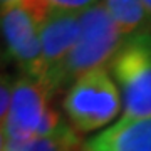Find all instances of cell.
Returning a JSON list of instances; mask_svg holds the SVG:
<instances>
[{"label":"cell","instance_id":"cell-1","mask_svg":"<svg viewBox=\"0 0 151 151\" xmlns=\"http://www.w3.org/2000/svg\"><path fill=\"white\" fill-rule=\"evenodd\" d=\"M79 39L50 86L52 96L64 87L69 89L72 82L77 81L81 76L101 67H108L128 39L109 17L103 2L79 14Z\"/></svg>","mask_w":151,"mask_h":151},{"label":"cell","instance_id":"cell-2","mask_svg":"<svg viewBox=\"0 0 151 151\" xmlns=\"http://www.w3.org/2000/svg\"><path fill=\"white\" fill-rule=\"evenodd\" d=\"M52 5L49 0H17L0 9V35L10 55L24 76L44 77L40 32Z\"/></svg>","mask_w":151,"mask_h":151},{"label":"cell","instance_id":"cell-3","mask_svg":"<svg viewBox=\"0 0 151 151\" xmlns=\"http://www.w3.org/2000/svg\"><path fill=\"white\" fill-rule=\"evenodd\" d=\"M121 106V94L108 67L81 76L67 89L62 101L72 128L79 133L104 128L119 114Z\"/></svg>","mask_w":151,"mask_h":151},{"label":"cell","instance_id":"cell-4","mask_svg":"<svg viewBox=\"0 0 151 151\" xmlns=\"http://www.w3.org/2000/svg\"><path fill=\"white\" fill-rule=\"evenodd\" d=\"M123 101V118H151V32L133 35L108 65Z\"/></svg>","mask_w":151,"mask_h":151},{"label":"cell","instance_id":"cell-5","mask_svg":"<svg viewBox=\"0 0 151 151\" xmlns=\"http://www.w3.org/2000/svg\"><path fill=\"white\" fill-rule=\"evenodd\" d=\"M50 99L52 94L37 79L20 76L14 81L10 111L4 124L7 139L25 141L59 131L65 123Z\"/></svg>","mask_w":151,"mask_h":151},{"label":"cell","instance_id":"cell-6","mask_svg":"<svg viewBox=\"0 0 151 151\" xmlns=\"http://www.w3.org/2000/svg\"><path fill=\"white\" fill-rule=\"evenodd\" d=\"M79 34H81L79 14L52 9L40 32L44 69V77L40 82L49 92L57 72L60 70L69 52L77 42Z\"/></svg>","mask_w":151,"mask_h":151},{"label":"cell","instance_id":"cell-7","mask_svg":"<svg viewBox=\"0 0 151 151\" xmlns=\"http://www.w3.org/2000/svg\"><path fill=\"white\" fill-rule=\"evenodd\" d=\"M84 151H151V118L128 119L97 133L84 143Z\"/></svg>","mask_w":151,"mask_h":151},{"label":"cell","instance_id":"cell-8","mask_svg":"<svg viewBox=\"0 0 151 151\" xmlns=\"http://www.w3.org/2000/svg\"><path fill=\"white\" fill-rule=\"evenodd\" d=\"M124 37L151 32V15L141 0H101Z\"/></svg>","mask_w":151,"mask_h":151},{"label":"cell","instance_id":"cell-9","mask_svg":"<svg viewBox=\"0 0 151 151\" xmlns=\"http://www.w3.org/2000/svg\"><path fill=\"white\" fill-rule=\"evenodd\" d=\"M81 138L74 128L64 124L59 131L49 136L32 138L25 141L7 139L5 151H77Z\"/></svg>","mask_w":151,"mask_h":151},{"label":"cell","instance_id":"cell-10","mask_svg":"<svg viewBox=\"0 0 151 151\" xmlns=\"http://www.w3.org/2000/svg\"><path fill=\"white\" fill-rule=\"evenodd\" d=\"M101 0H49V4L55 10L72 12V14H82L89 10L91 7L97 5Z\"/></svg>","mask_w":151,"mask_h":151},{"label":"cell","instance_id":"cell-11","mask_svg":"<svg viewBox=\"0 0 151 151\" xmlns=\"http://www.w3.org/2000/svg\"><path fill=\"white\" fill-rule=\"evenodd\" d=\"M12 87H14V82L7 76L0 74V126L2 128H4L7 116H9V111H10Z\"/></svg>","mask_w":151,"mask_h":151},{"label":"cell","instance_id":"cell-12","mask_svg":"<svg viewBox=\"0 0 151 151\" xmlns=\"http://www.w3.org/2000/svg\"><path fill=\"white\" fill-rule=\"evenodd\" d=\"M5 146H7V136L4 128L0 126V151H5Z\"/></svg>","mask_w":151,"mask_h":151},{"label":"cell","instance_id":"cell-13","mask_svg":"<svg viewBox=\"0 0 151 151\" xmlns=\"http://www.w3.org/2000/svg\"><path fill=\"white\" fill-rule=\"evenodd\" d=\"M143 2V5L146 7V10H148V14L151 15V0H141Z\"/></svg>","mask_w":151,"mask_h":151},{"label":"cell","instance_id":"cell-14","mask_svg":"<svg viewBox=\"0 0 151 151\" xmlns=\"http://www.w3.org/2000/svg\"><path fill=\"white\" fill-rule=\"evenodd\" d=\"M14 2H17V0H0V9H2V7L10 5V4H14Z\"/></svg>","mask_w":151,"mask_h":151}]
</instances>
